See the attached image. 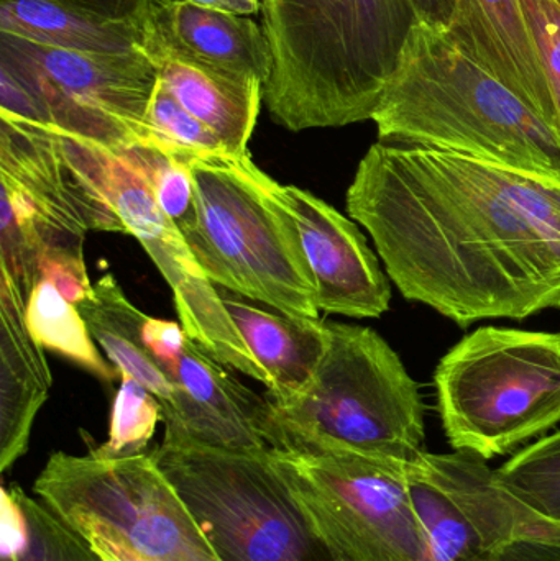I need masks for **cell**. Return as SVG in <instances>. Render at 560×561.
<instances>
[{"label": "cell", "mask_w": 560, "mask_h": 561, "mask_svg": "<svg viewBox=\"0 0 560 561\" xmlns=\"http://www.w3.org/2000/svg\"><path fill=\"white\" fill-rule=\"evenodd\" d=\"M347 213L400 293L459 325L560 309V176L378 141Z\"/></svg>", "instance_id": "obj_1"}, {"label": "cell", "mask_w": 560, "mask_h": 561, "mask_svg": "<svg viewBox=\"0 0 560 561\" xmlns=\"http://www.w3.org/2000/svg\"><path fill=\"white\" fill-rule=\"evenodd\" d=\"M263 104L292 131L372 121L418 19L411 0H262Z\"/></svg>", "instance_id": "obj_2"}, {"label": "cell", "mask_w": 560, "mask_h": 561, "mask_svg": "<svg viewBox=\"0 0 560 561\" xmlns=\"http://www.w3.org/2000/svg\"><path fill=\"white\" fill-rule=\"evenodd\" d=\"M372 121L380 141L560 176V137L515 92L418 22Z\"/></svg>", "instance_id": "obj_3"}, {"label": "cell", "mask_w": 560, "mask_h": 561, "mask_svg": "<svg viewBox=\"0 0 560 561\" xmlns=\"http://www.w3.org/2000/svg\"><path fill=\"white\" fill-rule=\"evenodd\" d=\"M328 346L309 385L270 404L272 451L344 450L413 463L424 454V402L387 340L325 322Z\"/></svg>", "instance_id": "obj_4"}, {"label": "cell", "mask_w": 560, "mask_h": 561, "mask_svg": "<svg viewBox=\"0 0 560 561\" xmlns=\"http://www.w3.org/2000/svg\"><path fill=\"white\" fill-rule=\"evenodd\" d=\"M196 222L183 232L210 283L276 312L321 320L316 280L283 184L252 154L187 158Z\"/></svg>", "instance_id": "obj_5"}, {"label": "cell", "mask_w": 560, "mask_h": 561, "mask_svg": "<svg viewBox=\"0 0 560 561\" xmlns=\"http://www.w3.org/2000/svg\"><path fill=\"white\" fill-rule=\"evenodd\" d=\"M151 457L220 561H338L272 451L164 435Z\"/></svg>", "instance_id": "obj_6"}, {"label": "cell", "mask_w": 560, "mask_h": 561, "mask_svg": "<svg viewBox=\"0 0 560 561\" xmlns=\"http://www.w3.org/2000/svg\"><path fill=\"white\" fill-rule=\"evenodd\" d=\"M434 385L454 450L502 457L560 424V333L480 327L441 359Z\"/></svg>", "instance_id": "obj_7"}, {"label": "cell", "mask_w": 560, "mask_h": 561, "mask_svg": "<svg viewBox=\"0 0 560 561\" xmlns=\"http://www.w3.org/2000/svg\"><path fill=\"white\" fill-rule=\"evenodd\" d=\"M158 72L144 51L85 53L0 32V115L88 144L151 148Z\"/></svg>", "instance_id": "obj_8"}, {"label": "cell", "mask_w": 560, "mask_h": 561, "mask_svg": "<svg viewBox=\"0 0 560 561\" xmlns=\"http://www.w3.org/2000/svg\"><path fill=\"white\" fill-rule=\"evenodd\" d=\"M272 455L338 561H423L411 463L344 450Z\"/></svg>", "instance_id": "obj_9"}, {"label": "cell", "mask_w": 560, "mask_h": 561, "mask_svg": "<svg viewBox=\"0 0 560 561\" xmlns=\"http://www.w3.org/2000/svg\"><path fill=\"white\" fill-rule=\"evenodd\" d=\"M33 493L59 519L108 524L155 561H220L151 454L124 460L56 451Z\"/></svg>", "instance_id": "obj_10"}, {"label": "cell", "mask_w": 560, "mask_h": 561, "mask_svg": "<svg viewBox=\"0 0 560 561\" xmlns=\"http://www.w3.org/2000/svg\"><path fill=\"white\" fill-rule=\"evenodd\" d=\"M410 490L426 552L423 561H493L518 540L560 542V524L519 500L467 451H424L410 467Z\"/></svg>", "instance_id": "obj_11"}, {"label": "cell", "mask_w": 560, "mask_h": 561, "mask_svg": "<svg viewBox=\"0 0 560 561\" xmlns=\"http://www.w3.org/2000/svg\"><path fill=\"white\" fill-rule=\"evenodd\" d=\"M94 151L102 191L124 224L125 233L140 242L171 287L186 335L217 362L270 388L268 375L243 342L219 290L204 275L176 224L158 206L134 150L118 153L94 145Z\"/></svg>", "instance_id": "obj_12"}, {"label": "cell", "mask_w": 560, "mask_h": 561, "mask_svg": "<svg viewBox=\"0 0 560 561\" xmlns=\"http://www.w3.org/2000/svg\"><path fill=\"white\" fill-rule=\"evenodd\" d=\"M145 345L181 392L164 435L227 450L272 451L270 404L204 352L181 323L147 317Z\"/></svg>", "instance_id": "obj_13"}, {"label": "cell", "mask_w": 560, "mask_h": 561, "mask_svg": "<svg viewBox=\"0 0 560 561\" xmlns=\"http://www.w3.org/2000/svg\"><path fill=\"white\" fill-rule=\"evenodd\" d=\"M306 260L316 280L321 312L375 319L390 309V280L358 227L309 191L283 186Z\"/></svg>", "instance_id": "obj_14"}, {"label": "cell", "mask_w": 560, "mask_h": 561, "mask_svg": "<svg viewBox=\"0 0 560 561\" xmlns=\"http://www.w3.org/2000/svg\"><path fill=\"white\" fill-rule=\"evenodd\" d=\"M446 35L560 137L555 95L519 0H457Z\"/></svg>", "instance_id": "obj_15"}, {"label": "cell", "mask_w": 560, "mask_h": 561, "mask_svg": "<svg viewBox=\"0 0 560 561\" xmlns=\"http://www.w3.org/2000/svg\"><path fill=\"white\" fill-rule=\"evenodd\" d=\"M144 39L217 71L260 79L272 75L265 32L250 16L194 5L184 0H153Z\"/></svg>", "instance_id": "obj_16"}, {"label": "cell", "mask_w": 560, "mask_h": 561, "mask_svg": "<svg viewBox=\"0 0 560 561\" xmlns=\"http://www.w3.org/2000/svg\"><path fill=\"white\" fill-rule=\"evenodd\" d=\"M28 297L0 270V471L28 450L33 422L53 386L45 348L26 325Z\"/></svg>", "instance_id": "obj_17"}, {"label": "cell", "mask_w": 560, "mask_h": 561, "mask_svg": "<svg viewBox=\"0 0 560 561\" xmlns=\"http://www.w3.org/2000/svg\"><path fill=\"white\" fill-rule=\"evenodd\" d=\"M140 48L153 62L168 91L216 131L229 153L250 154L265 88L260 79L207 68L147 39H141Z\"/></svg>", "instance_id": "obj_18"}, {"label": "cell", "mask_w": 560, "mask_h": 561, "mask_svg": "<svg viewBox=\"0 0 560 561\" xmlns=\"http://www.w3.org/2000/svg\"><path fill=\"white\" fill-rule=\"evenodd\" d=\"M220 296L253 358L268 375L266 398L282 401L301 392L324 356L325 322L268 312L242 302L232 294L220 293Z\"/></svg>", "instance_id": "obj_19"}, {"label": "cell", "mask_w": 560, "mask_h": 561, "mask_svg": "<svg viewBox=\"0 0 560 561\" xmlns=\"http://www.w3.org/2000/svg\"><path fill=\"white\" fill-rule=\"evenodd\" d=\"M76 306L108 362L147 388L160 402L164 425L171 424L178 415L181 392L145 345L147 313L128 300L111 273L95 280L91 294Z\"/></svg>", "instance_id": "obj_20"}, {"label": "cell", "mask_w": 560, "mask_h": 561, "mask_svg": "<svg viewBox=\"0 0 560 561\" xmlns=\"http://www.w3.org/2000/svg\"><path fill=\"white\" fill-rule=\"evenodd\" d=\"M0 32L85 53L141 51L144 26L91 15L53 0H0Z\"/></svg>", "instance_id": "obj_21"}, {"label": "cell", "mask_w": 560, "mask_h": 561, "mask_svg": "<svg viewBox=\"0 0 560 561\" xmlns=\"http://www.w3.org/2000/svg\"><path fill=\"white\" fill-rule=\"evenodd\" d=\"M2 561H104L88 540L19 486L2 490Z\"/></svg>", "instance_id": "obj_22"}, {"label": "cell", "mask_w": 560, "mask_h": 561, "mask_svg": "<svg viewBox=\"0 0 560 561\" xmlns=\"http://www.w3.org/2000/svg\"><path fill=\"white\" fill-rule=\"evenodd\" d=\"M26 325L39 346L71 359L98 378L114 381L121 376L117 368L105 362L95 348L78 306L66 299L52 280L42 278L30 293Z\"/></svg>", "instance_id": "obj_23"}, {"label": "cell", "mask_w": 560, "mask_h": 561, "mask_svg": "<svg viewBox=\"0 0 560 561\" xmlns=\"http://www.w3.org/2000/svg\"><path fill=\"white\" fill-rule=\"evenodd\" d=\"M163 421L160 402L128 373H121V386L111 412L107 442L89 451L104 460H124L147 454L158 422Z\"/></svg>", "instance_id": "obj_24"}, {"label": "cell", "mask_w": 560, "mask_h": 561, "mask_svg": "<svg viewBox=\"0 0 560 561\" xmlns=\"http://www.w3.org/2000/svg\"><path fill=\"white\" fill-rule=\"evenodd\" d=\"M496 471L519 500L560 524V431L523 448Z\"/></svg>", "instance_id": "obj_25"}, {"label": "cell", "mask_w": 560, "mask_h": 561, "mask_svg": "<svg viewBox=\"0 0 560 561\" xmlns=\"http://www.w3.org/2000/svg\"><path fill=\"white\" fill-rule=\"evenodd\" d=\"M147 122L151 150L163 151L181 160L229 153L216 131L187 112L160 78L148 105Z\"/></svg>", "instance_id": "obj_26"}, {"label": "cell", "mask_w": 560, "mask_h": 561, "mask_svg": "<svg viewBox=\"0 0 560 561\" xmlns=\"http://www.w3.org/2000/svg\"><path fill=\"white\" fill-rule=\"evenodd\" d=\"M132 150L150 181L158 206L181 233L186 232L196 222L193 178L186 161L151 148Z\"/></svg>", "instance_id": "obj_27"}, {"label": "cell", "mask_w": 560, "mask_h": 561, "mask_svg": "<svg viewBox=\"0 0 560 561\" xmlns=\"http://www.w3.org/2000/svg\"><path fill=\"white\" fill-rule=\"evenodd\" d=\"M548 76L560 130V5L556 0H519Z\"/></svg>", "instance_id": "obj_28"}, {"label": "cell", "mask_w": 560, "mask_h": 561, "mask_svg": "<svg viewBox=\"0 0 560 561\" xmlns=\"http://www.w3.org/2000/svg\"><path fill=\"white\" fill-rule=\"evenodd\" d=\"M66 524L78 530L104 561H155L137 552L118 530L101 520L72 519Z\"/></svg>", "instance_id": "obj_29"}, {"label": "cell", "mask_w": 560, "mask_h": 561, "mask_svg": "<svg viewBox=\"0 0 560 561\" xmlns=\"http://www.w3.org/2000/svg\"><path fill=\"white\" fill-rule=\"evenodd\" d=\"M53 2L72 7L81 12L91 13V15L144 26L153 0H53Z\"/></svg>", "instance_id": "obj_30"}, {"label": "cell", "mask_w": 560, "mask_h": 561, "mask_svg": "<svg viewBox=\"0 0 560 561\" xmlns=\"http://www.w3.org/2000/svg\"><path fill=\"white\" fill-rule=\"evenodd\" d=\"M493 561H560V542L525 539L506 547Z\"/></svg>", "instance_id": "obj_31"}, {"label": "cell", "mask_w": 560, "mask_h": 561, "mask_svg": "<svg viewBox=\"0 0 560 561\" xmlns=\"http://www.w3.org/2000/svg\"><path fill=\"white\" fill-rule=\"evenodd\" d=\"M418 19L433 28L447 32L456 13L457 0H411Z\"/></svg>", "instance_id": "obj_32"}, {"label": "cell", "mask_w": 560, "mask_h": 561, "mask_svg": "<svg viewBox=\"0 0 560 561\" xmlns=\"http://www.w3.org/2000/svg\"><path fill=\"white\" fill-rule=\"evenodd\" d=\"M236 15H255L262 10V0H229Z\"/></svg>", "instance_id": "obj_33"}, {"label": "cell", "mask_w": 560, "mask_h": 561, "mask_svg": "<svg viewBox=\"0 0 560 561\" xmlns=\"http://www.w3.org/2000/svg\"><path fill=\"white\" fill-rule=\"evenodd\" d=\"M184 2L194 3V5L207 7V9L222 10V12H232V5L229 0H184Z\"/></svg>", "instance_id": "obj_34"}, {"label": "cell", "mask_w": 560, "mask_h": 561, "mask_svg": "<svg viewBox=\"0 0 560 561\" xmlns=\"http://www.w3.org/2000/svg\"><path fill=\"white\" fill-rule=\"evenodd\" d=\"M556 2H558V3H559V5H560V0H556Z\"/></svg>", "instance_id": "obj_35"}]
</instances>
